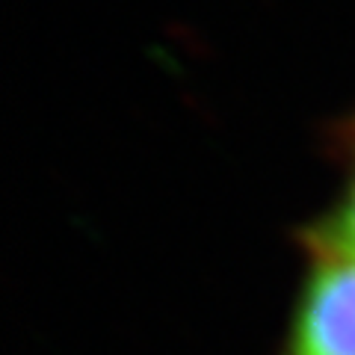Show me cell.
I'll list each match as a JSON object with an SVG mask.
<instances>
[{"instance_id":"obj_1","label":"cell","mask_w":355,"mask_h":355,"mask_svg":"<svg viewBox=\"0 0 355 355\" xmlns=\"http://www.w3.org/2000/svg\"><path fill=\"white\" fill-rule=\"evenodd\" d=\"M284 355H355V261L314 254Z\"/></svg>"},{"instance_id":"obj_2","label":"cell","mask_w":355,"mask_h":355,"mask_svg":"<svg viewBox=\"0 0 355 355\" xmlns=\"http://www.w3.org/2000/svg\"><path fill=\"white\" fill-rule=\"evenodd\" d=\"M308 249L314 254H340L355 261V178L331 216L311 228Z\"/></svg>"}]
</instances>
